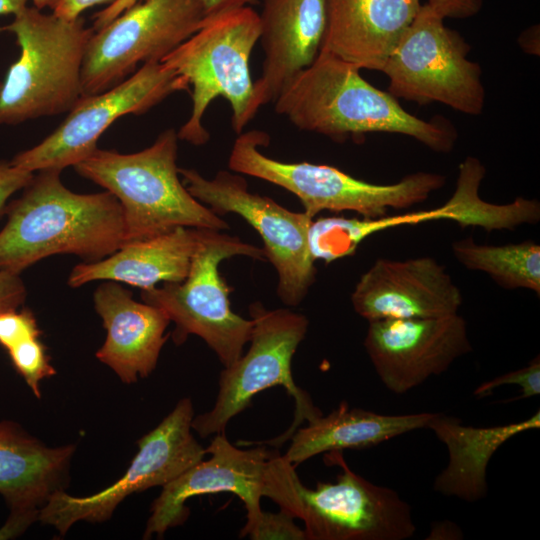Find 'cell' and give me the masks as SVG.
Returning a JSON list of instances; mask_svg holds the SVG:
<instances>
[{"mask_svg":"<svg viewBox=\"0 0 540 540\" xmlns=\"http://www.w3.org/2000/svg\"><path fill=\"white\" fill-rule=\"evenodd\" d=\"M360 70L320 50L315 60L283 87L274 100L275 111L300 130L335 141L367 133H395L438 153L454 149L458 134L447 119L423 120L407 112L388 91L367 82Z\"/></svg>","mask_w":540,"mask_h":540,"instance_id":"6da1fadb","label":"cell"},{"mask_svg":"<svg viewBox=\"0 0 540 540\" xmlns=\"http://www.w3.org/2000/svg\"><path fill=\"white\" fill-rule=\"evenodd\" d=\"M61 171H37L20 198L6 205L0 231V270L21 273L55 254L84 262L111 255L124 243L122 208L110 192L78 194L62 183Z\"/></svg>","mask_w":540,"mask_h":540,"instance_id":"7a4b0ae2","label":"cell"},{"mask_svg":"<svg viewBox=\"0 0 540 540\" xmlns=\"http://www.w3.org/2000/svg\"><path fill=\"white\" fill-rule=\"evenodd\" d=\"M178 139L174 129H167L139 152L122 154L98 148L73 166L80 176L117 198L125 243L176 227L229 229L228 223L194 198L180 180Z\"/></svg>","mask_w":540,"mask_h":540,"instance_id":"3957f363","label":"cell"},{"mask_svg":"<svg viewBox=\"0 0 540 540\" xmlns=\"http://www.w3.org/2000/svg\"><path fill=\"white\" fill-rule=\"evenodd\" d=\"M1 32L15 35L20 55L0 90V126L69 112L82 97V65L93 28L81 16L68 20L26 6Z\"/></svg>","mask_w":540,"mask_h":540,"instance_id":"277c9868","label":"cell"},{"mask_svg":"<svg viewBox=\"0 0 540 540\" xmlns=\"http://www.w3.org/2000/svg\"><path fill=\"white\" fill-rule=\"evenodd\" d=\"M259 35V14L244 6L205 18L192 36L161 59L191 86L192 110L177 132L179 139L193 145L209 140L202 120L218 96L229 103L237 134L255 117L249 60Z\"/></svg>","mask_w":540,"mask_h":540,"instance_id":"5b68a950","label":"cell"},{"mask_svg":"<svg viewBox=\"0 0 540 540\" xmlns=\"http://www.w3.org/2000/svg\"><path fill=\"white\" fill-rule=\"evenodd\" d=\"M269 141L268 135L259 130L238 134L230 151L229 169L291 192L312 218L322 211H352L363 218L383 217L390 208L407 209L426 201L446 182L442 174L420 171L396 183L375 184L330 165L282 162L268 157L259 147L267 146Z\"/></svg>","mask_w":540,"mask_h":540,"instance_id":"8992f818","label":"cell"},{"mask_svg":"<svg viewBox=\"0 0 540 540\" xmlns=\"http://www.w3.org/2000/svg\"><path fill=\"white\" fill-rule=\"evenodd\" d=\"M249 315L253 327L248 351L232 365L224 367L214 406L194 416L191 425L202 438L225 432L229 421L248 408L256 394L280 385L294 399V420L280 436L253 441L279 447L290 440L304 421L310 422L322 415L309 394L295 384L291 368L293 356L306 336L309 320L290 309L269 310L259 301L250 304Z\"/></svg>","mask_w":540,"mask_h":540,"instance_id":"52a82bcc","label":"cell"},{"mask_svg":"<svg viewBox=\"0 0 540 540\" xmlns=\"http://www.w3.org/2000/svg\"><path fill=\"white\" fill-rule=\"evenodd\" d=\"M234 256L266 259L263 248L223 231L201 229L186 278L141 291L143 302L160 308L174 322L172 339L176 345L183 344L189 335L199 336L224 367L242 356L253 327L251 319L232 310L231 289L219 272L220 263Z\"/></svg>","mask_w":540,"mask_h":540,"instance_id":"ba28073f","label":"cell"},{"mask_svg":"<svg viewBox=\"0 0 540 540\" xmlns=\"http://www.w3.org/2000/svg\"><path fill=\"white\" fill-rule=\"evenodd\" d=\"M426 3L385 60L388 92L420 105L442 103L467 115L482 113V70L470 61L469 44Z\"/></svg>","mask_w":540,"mask_h":540,"instance_id":"9c48e42d","label":"cell"},{"mask_svg":"<svg viewBox=\"0 0 540 540\" xmlns=\"http://www.w3.org/2000/svg\"><path fill=\"white\" fill-rule=\"evenodd\" d=\"M178 171L189 193L216 215L234 213L257 231L265 257L277 273V296L287 306H298L316 277L308 241L313 218L304 211L293 212L270 197L250 192L242 175L231 170H221L213 178L194 169Z\"/></svg>","mask_w":540,"mask_h":540,"instance_id":"30bf717a","label":"cell"},{"mask_svg":"<svg viewBox=\"0 0 540 540\" xmlns=\"http://www.w3.org/2000/svg\"><path fill=\"white\" fill-rule=\"evenodd\" d=\"M205 18L201 0H142L131 6L89 39L81 72L82 97L119 84L140 63L161 61Z\"/></svg>","mask_w":540,"mask_h":540,"instance_id":"8fae6325","label":"cell"},{"mask_svg":"<svg viewBox=\"0 0 540 540\" xmlns=\"http://www.w3.org/2000/svg\"><path fill=\"white\" fill-rule=\"evenodd\" d=\"M324 461L341 468L336 482L296 486L291 516L304 522L306 540H406L416 532L410 505L393 489L353 472L342 451Z\"/></svg>","mask_w":540,"mask_h":540,"instance_id":"7c38bea8","label":"cell"},{"mask_svg":"<svg viewBox=\"0 0 540 540\" xmlns=\"http://www.w3.org/2000/svg\"><path fill=\"white\" fill-rule=\"evenodd\" d=\"M194 409L190 398L179 400L159 425L138 440V452L124 475L109 487L78 497L54 492L38 519L62 536L79 521L103 522L130 494L168 484L204 459V448L192 433Z\"/></svg>","mask_w":540,"mask_h":540,"instance_id":"4fadbf2b","label":"cell"},{"mask_svg":"<svg viewBox=\"0 0 540 540\" xmlns=\"http://www.w3.org/2000/svg\"><path fill=\"white\" fill-rule=\"evenodd\" d=\"M189 88L185 78L162 62L144 63L110 89L81 97L56 130L10 162L33 173L75 166L98 149V139L116 119L126 114L141 115L169 95Z\"/></svg>","mask_w":540,"mask_h":540,"instance_id":"5bb4252c","label":"cell"},{"mask_svg":"<svg viewBox=\"0 0 540 540\" xmlns=\"http://www.w3.org/2000/svg\"><path fill=\"white\" fill-rule=\"evenodd\" d=\"M239 444L253 447L238 448L227 440L225 432L215 434L206 447L209 458L162 487L152 503L143 538H162L170 528L184 524L190 514L186 501L205 494H235L246 509V523L252 522L262 511L261 498L268 497L272 460L278 451L252 441Z\"/></svg>","mask_w":540,"mask_h":540,"instance_id":"9a60e30c","label":"cell"},{"mask_svg":"<svg viewBox=\"0 0 540 540\" xmlns=\"http://www.w3.org/2000/svg\"><path fill=\"white\" fill-rule=\"evenodd\" d=\"M368 323L365 350L384 386L395 394L442 374L472 351L467 323L458 313Z\"/></svg>","mask_w":540,"mask_h":540,"instance_id":"2e32d148","label":"cell"},{"mask_svg":"<svg viewBox=\"0 0 540 540\" xmlns=\"http://www.w3.org/2000/svg\"><path fill=\"white\" fill-rule=\"evenodd\" d=\"M463 297L445 267L424 256L377 259L351 294L354 311L368 322L457 314Z\"/></svg>","mask_w":540,"mask_h":540,"instance_id":"e0dca14e","label":"cell"},{"mask_svg":"<svg viewBox=\"0 0 540 540\" xmlns=\"http://www.w3.org/2000/svg\"><path fill=\"white\" fill-rule=\"evenodd\" d=\"M259 21L264 61L253 83L256 112L274 102L283 87L317 57L325 31V1L263 0Z\"/></svg>","mask_w":540,"mask_h":540,"instance_id":"ac0fdd59","label":"cell"},{"mask_svg":"<svg viewBox=\"0 0 540 540\" xmlns=\"http://www.w3.org/2000/svg\"><path fill=\"white\" fill-rule=\"evenodd\" d=\"M93 301L107 331L97 359L126 384L148 377L168 339V316L158 307L134 300L131 291L115 281L101 284Z\"/></svg>","mask_w":540,"mask_h":540,"instance_id":"d6986e66","label":"cell"},{"mask_svg":"<svg viewBox=\"0 0 540 540\" xmlns=\"http://www.w3.org/2000/svg\"><path fill=\"white\" fill-rule=\"evenodd\" d=\"M325 31L320 50L380 71L417 15L420 0H324Z\"/></svg>","mask_w":540,"mask_h":540,"instance_id":"ffe728a7","label":"cell"},{"mask_svg":"<svg viewBox=\"0 0 540 540\" xmlns=\"http://www.w3.org/2000/svg\"><path fill=\"white\" fill-rule=\"evenodd\" d=\"M201 229L176 227L127 242L104 259L77 264L68 285L76 288L91 281L109 280L149 290L160 282H181L189 272Z\"/></svg>","mask_w":540,"mask_h":540,"instance_id":"44dd1931","label":"cell"},{"mask_svg":"<svg viewBox=\"0 0 540 540\" xmlns=\"http://www.w3.org/2000/svg\"><path fill=\"white\" fill-rule=\"evenodd\" d=\"M74 445L49 447L11 421L0 422V494L11 513L38 518L49 497L63 490Z\"/></svg>","mask_w":540,"mask_h":540,"instance_id":"7402d4cb","label":"cell"},{"mask_svg":"<svg viewBox=\"0 0 540 540\" xmlns=\"http://www.w3.org/2000/svg\"><path fill=\"white\" fill-rule=\"evenodd\" d=\"M540 427V412L506 425L473 427L456 417L436 413L428 427L448 451V463L436 477L434 490L448 497L476 502L487 495V467L510 438Z\"/></svg>","mask_w":540,"mask_h":540,"instance_id":"603a6c76","label":"cell"},{"mask_svg":"<svg viewBox=\"0 0 540 540\" xmlns=\"http://www.w3.org/2000/svg\"><path fill=\"white\" fill-rule=\"evenodd\" d=\"M486 174L481 161L466 157L459 165L455 190L442 206L404 215L366 218L364 227L370 236L388 228L416 225L432 220H452L461 227H481L493 230H515L523 224H536L540 220V203L536 199L517 197L507 204H493L479 195Z\"/></svg>","mask_w":540,"mask_h":540,"instance_id":"cb8c5ba5","label":"cell"},{"mask_svg":"<svg viewBox=\"0 0 540 540\" xmlns=\"http://www.w3.org/2000/svg\"><path fill=\"white\" fill-rule=\"evenodd\" d=\"M436 413L385 415L341 402L291 436L285 458L295 467L321 453L366 449L413 430L427 428Z\"/></svg>","mask_w":540,"mask_h":540,"instance_id":"d4e9b609","label":"cell"},{"mask_svg":"<svg viewBox=\"0 0 540 540\" xmlns=\"http://www.w3.org/2000/svg\"><path fill=\"white\" fill-rule=\"evenodd\" d=\"M451 249L462 266L486 273L500 287L540 295V245L534 241L489 245L469 237L453 242Z\"/></svg>","mask_w":540,"mask_h":540,"instance_id":"484cf974","label":"cell"},{"mask_svg":"<svg viewBox=\"0 0 540 540\" xmlns=\"http://www.w3.org/2000/svg\"><path fill=\"white\" fill-rule=\"evenodd\" d=\"M7 351L15 369L24 378L34 395L40 398V381L56 373L50 364V357L44 344L39 338H31L14 345Z\"/></svg>","mask_w":540,"mask_h":540,"instance_id":"4316f807","label":"cell"},{"mask_svg":"<svg viewBox=\"0 0 540 540\" xmlns=\"http://www.w3.org/2000/svg\"><path fill=\"white\" fill-rule=\"evenodd\" d=\"M294 517L281 510L277 513L261 511L250 523H246L240 537L252 540H306L304 529L295 522Z\"/></svg>","mask_w":540,"mask_h":540,"instance_id":"83f0119b","label":"cell"},{"mask_svg":"<svg viewBox=\"0 0 540 540\" xmlns=\"http://www.w3.org/2000/svg\"><path fill=\"white\" fill-rule=\"evenodd\" d=\"M512 384L518 385L522 391V394L513 400H522L540 394L539 355L521 369L508 372L482 383L474 390L473 395L478 397L487 396L500 386Z\"/></svg>","mask_w":540,"mask_h":540,"instance_id":"f1b7e54d","label":"cell"},{"mask_svg":"<svg viewBox=\"0 0 540 540\" xmlns=\"http://www.w3.org/2000/svg\"><path fill=\"white\" fill-rule=\"evenodd\" d=\"M41 330L30 309L0 312V345L6 350L31 338H39Z\"/></svg>","mask_w":540,"mask_h":540,"instance_id":"f546056e","label":"cell"},{"mask_svg":"<svg viewBox=\"0 0 540 540\" xmlns=\"http://www.w3.org/2000/svg\"><path fill=\"white\" fill-rule=\"evenodd\" d=\"M34 173L14 166L10 161L0 160V215L5 211L8 199L23 189Z\"/></svg>","mask_w":540,"mask_h":540,"instance_id":"4dcf8cb0","label":"cell"},{"mask_svg":"<svg viewBox=\"0 0 540 540\" xmlns=\"http://www.w3.org/2000/svg\"><path fill=\"white\" fill-rule=\"evenodd\" d=\"M26 295L20 273L0 270V312L18 309L25 301Z\"/></svg>","mask_w":540,"mask_h":540,"instance_id":"1f68e13d","label":"cell"},{"mask_svg":"<svg viewBox=\"0 0 540 540\" xmlns=\"http://www.w3.org/2000/svg\"><path fill=\"white\" fill-rule=\"evenodd\" d=\"M426 4L443 18L466 19L481 10L482 0H426Z\"/></svg>","mask_w":540,"mask_h":540,"instance_id":"d6a6232c","label":"cell"},{"mask_svg":"<svg viewBox=\"0 0 540 540\" xmlns=\"http://www.w3.org/2000/svg\"><path fill=\"white\" fill-rule=\"evenodd\" d=\"M115 0H48L47 7L58 17L73 20L88 8L111 4Z\"/></svg>","mask_w":540,"mask_h":540,"instance_id":"836d02e7","label":"cell"},{"mask_svg":"<svg viewBox=\"0 0 540 540\" xmlns=\"http://www.w3.org/2000/svg\"><path fill=\"white\" fill-rule=\"evenodd\" d=\"M142 0H115L93 15L94 31H97L118 17L125 10Z\"/></svg>","mask_w":540,"mask_h":540,"instance_id":"e575fe53","label":"cell"},{"mask_svg":"<svg viewBox=\"0 0 540 540\" xmlns=\"http://www.w3.org/2000/svg\"><path fill=\"white\" fill-rule=\"evenodd\" d=\"M256 0H201L206 18L217 14L248 6Z\"/></svg>","mask_w":540,"mask_h":540,"instance_id":"d590c367","label":"cell"},{"mask_svg":"<svg viewBox=\"0 0 540 540\" xmlns=\"http://www.w3.org/2000/svg\"><path fill=\"white\" fill-rule=\"evenodd\" d=\"M519 45L528 54H539V26L524 30L519 36Z\"/></svg>","mask_w":540,"mask_h":540,"instance_id":"8d00e7d4","label":"cell"},{"mask_svg":"<svg viewBox=\"0 0 540 540\" xmlns=\"http://www.w3.org/2000/svg\"><path fill=\"white\" fill-rule=\"evenodd\" d=\"M429 536L427 539H461L458 536H462V533L455 524L448 521L438 523L431 529Z\"/></svg>","mask_w":540,"mask_h":540,"instance_id":"74e56055","label":"cell"},{"mask_svg":"<svg viewBox=\"0 0 540 540\" xmlns=\"http://www.w3.org/2000/svg\"><path fill=\"white\" fill-rule=\"evenodd\" d=\"M28 0H0V15H15L27 6Z\"/></svg>","mask_w":540,"mask_h":540,"instance_id":"f35d334b","label":"cell"},{"mask_svg":"<svg viewBox=\"0 0 540 540\" xmlns=\"http://www.w3.org/2000/svg\"><path fill=\"white\" fill-rule=\"evenodd\" d=\"M35 8L42 10L47 7L48 0H32Z\"/></svg>","mask_w":540,"mask_h":540,"instance_id":"ab89813d","label":"cell"},{"mask_svg":"<svg viewBox=\"0 0 540 540\" xmlns=\"http://www.w3.org/2000/svg\"><path fill=\"white\" fill-rule=\"evenodd\" d=\"M1 87H2V83L0 82V90H1Z\"/></svg>","mask_w":540,"mask_h":540,"instance_id":"60d3db41","label":"cell"}]
</instances>
